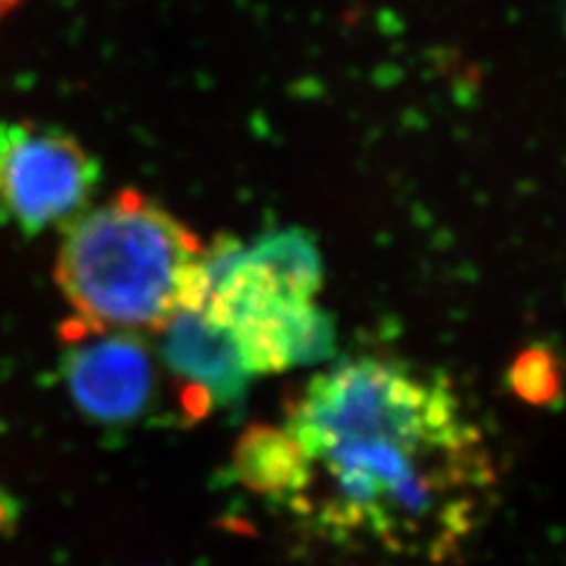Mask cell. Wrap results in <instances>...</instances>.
<instances>
[{
	"instance_id": "obj_1",
	"label": "cell",
	"mask_w": 566,
	"mask_h": 566,
	"mask_svg": "<svg viewBox=\"0 0 566 566\" xmlns=\"http://www.w3.org/2000/svg\"><path fill=\"white\" fill-rule=\"evenodd\" d=\"M286 430L310 463L293 510L335 536L437 559L470 534L491 486L489 453L451 385L395 359H347L314 376Z\"/></svg>"
},
{
	"instance_id": "obj_2",
	"label": "cell",
	"mask_w": 566,
	"mask_h": 566,
	"mask_svg": "<svg viewBox=\"0 0 566 566\" xmlns=\"http://www.w3.org/2000/svg\"><path fill=\"white\" fill-rule=\"evenodd\" d=\"M208 248L149 193L126 187L64 227L55 281L78 333L161 331L199 303Z\"/></svg>"
},
{
	"instance_id": "obj_3",
	"label": "cell",
	"mask_w": 566,
	"mask_h": 566,
	"mask_svg": "<svg viewBox=\"0 0 566 566\" xmlns=\"http://www.w3.org/2000/svg\"><path fill=\"white\" fill-rule=\"evenodd\" d=\"M322 276L316 245L295 229L251 248L216 245L193 307L232 335L253 376L281 374L335 354V326L314 303Z\"/></svg>"
},
{
	"instance_id": "obj_4",
	"label": "cell",
	"mask_w": 566,
	"mask_h": 566,
	"mask_svg": "<svg viewBox=\"0 0 566 566\" xmlns=\"http://www.w3.org/2000/svg\"><path fill=\"white\" fill-rule=\"evenodd\" d=\"M99 185L102 166L78 137L31 118L0 120V224L22 237L64 229Z\"/></svg>"
},
{
	"instance_id": "obj_5",
	"label": "cell",
	"mask_w": 566,
	"mask_h": 566,
	"mask_svg": "<svg viewBox=\"0 0 566 566\" xmlns=\"http://www.w3.org/2000/svg\"><path fill=\"white\" fill-rule=\"evenodd\" d=\"M74 335L62 357V380L76 409L102 424H128L145 416L154 397L149 349L133 333Z\"/></svg>"
},
{
	"instance_id": "obj_6",
	"label": "cell",
	"mask_w": 566,
	"mask_h": 566,
	"mask_svg": "<svg viewBox=\"0 0 566 566\" xmlns=\"http://www.w3.org/2000/svg\"><path fill=\"white\" fill-rule=\"evenodd\" d=\"M161 333L168 368L187 380L206 406H232L245 397L248 382L255 376L248 370L232 335L203 310H180Z\"/></svg>"
},
{
	"instance_id": "obj_7",
	"label": "cell",
	"mask_w": 566,
	"mask_h": 566,
	"mask_svg": "<svg viewBox=\"0 0 566 566\" xmlns=\"http://www.w3.org/2000/svg\"><path fill=\"white\" fill-rule=\"evenodd\" d=\"M234 472L248 491L291 507L310 482L307 455L295 437L272 424H253L243 432L234 449Z\"/></svg>"
},
{
	"instance_id": "obj_8",
	"label": "cell",
	"mask_w": 566,
	"mask_h": 566,
	"mask_svg": "<svg viewBox=\"0 0 566 566\" xmlns=\"http://www.w3.org/2000/svg\"><path fill=\"white\" fill-rule=\"evenodd\" d=\"M510 389L531 406H551L562 395V374L555 354L543 347L524 349L510 366Z\"/></svg>"
},
{
	"instance_id": "obj_9",
	"label": "cell",
	"mask_w": 566,
	"mask_h": 566,
	"mask_svg": "<svg viewBox=\"0 0 566 566\" xmlns=\"http://www.w3.org/2000/svg\"><path fill=\"white\" fill-rule=\"evenodd\" d=\"M17 517V510H14V503L8 499V495L0 493V528L6 526H12Z\"/></svg>"
},
{
	"instance_id": "obj_10",
	"label": "cell",
	"mask_w": 566,
	"mask_h": 566,
	"mask_svg": "<svg viewBox=\"0 0 566 566\" xmlns=\"http://www.w3.org/2000/svg\"><path fill=\"white\" fill-rule=\"evenodd\" d=\"M22 3H24V0H0V22H3L6 17L12 14Z\"/></svg>"
}]
</instances>
